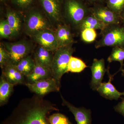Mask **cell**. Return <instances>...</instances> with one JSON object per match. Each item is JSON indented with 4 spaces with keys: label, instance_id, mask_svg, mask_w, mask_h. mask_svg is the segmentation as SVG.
I'll use <instances>...</instances> for the list:
<instances>
[{
    "label": "cell",
    "instance_id": "10",
    "mask_svg": "<svg viewBox=\"0 0 124 124\" xmlns=\"http://www.w3.org/2000/svg\"><path fill=\"white\" fill-rule=\"evenodd\" d=\"M90 69L92 73V79L90 85L93 90L97 91L102 83L104 74L107 71L104 59H94L90 67Z\"/></svg>",
    "mask_w": 124,
    "mask_h": 124
},
{
    "label": "cell",
    "instance_id": "15",
    "mask_svg": "<svg viewBox=\"0 0 124 124\" xmlns=\"http://www.w3.org/2000/svg\"><path fill=\"white\" fill-rule=\"evenodd\" d=\"M2 70V73L11 84L14 85L22 84L23 82L24 76L11 62H9Z\"/></svg>",
    "mask_w": 124,
    "mask_h": 124
},
{
    "label": "cell",
    "instance_id": "9",
    "mask_svg": "<svg viewBox=\"0 0 124 124\" xmlns=\"http://www.w3.org/2000/svg\"><path fill=\"white\" fill-rule=\"evenodd\" d=\"M53 108L52 107H46L33 108L28 112L19 124H48L46 115Z\"/></svg>",
    "mask_w": 124,
    "mask_h": 124
},
{
    "label": "cell",
    "instance_id": "11",
    "mask_svg": "<svg viewBox=\"0 0 124 124\" xmlns=\"http://www.w3.org/2000/svg\"><path fill=\"white\" fill-rule=\"evenodd\" d=\"M46 13L55 22L62 20V0H39Z\"/></svg>",
    "mask_w": 124,
    "mask_h": 124
},
{
    "label": "cell",
    "instance_id": "7",
    "mask_svg": "<svg viewBox=\"0 0 124 124\" xmlns=\"http://www.w3.org/2000/svg\"><path fill=\"white\" fill-rule=\"evenodd\" d=\"M25 85L31 91L40 95H45L50 92L58 91L60 88L53 77L34 83L28 82Z\"/></svg>",
    "mask_w": 124,
    "mask_h": 124
},
{
    "label": "cell",
    "instance_id": "27",
    "mask_svg": "<svg viewBox=\"0 0 124 124\" xmlns=\"http://www.w3.org/2000/svg\"><path fill=\"white\" fill-rule=\"evenodd\" d=\"M48 121L50 124H71L68 119L60 113H55L50 116Z\"/></svg>",
    "mask_w": 124,
    "mask_h": 124
},
{
    "label": "cell",
    "instance_id": "12",
    "mask_svg": "<svg viewBox=\"0 0 124 124\" xmlns=\"http://www.w3.org/2000/svg\"><path fill=\"white\" fill-rule=\"evenodd\" d=\"M107 72L109 77L108 82L102 83L97 91L102 97L107 99L118 100L121 96H124V92L121 93L119 92L112 84L111 81L113 80V76L115 75H111L108 69Z\"/></svg>",
    "mask_w": 124,
    "mask_h": 124
},
{
    "label": "cell",
    "instance_id": "8",
    "mask_svg": "<svg viewBox=\"0 0 124 124\" xmlns=\"http://www.w3.org/2000/svg\"><path fill=\"white\" fill-rule=\"evenodd\" d=\"M32 37L40 46L49 51H55L59 48L55 32L52 29L42 31Z\"/></svg>",
    "mask_w": 124,
    "mask_h": 124
},
{
    "label": "cell",
    "instance_id": "3",
    "mask_svg": "<svg viewBox=\"0 0 124 124\" xmlns=\"http://www.w3.org/2000/svg\"><path fill=\"white\" fill-rule=\"evenodd\" d=\"M64 7L68 19L77 28L85 18L91 13L90 8L81 0H66Z\"/></svg>",
    "mask_w": 124,
    "mask_h": 124
},
{
    "label": "cell",
    "instance_id": "23",
    "mask_svg": "<svg viewBox=\"0 0 124 124\" xmlns=\"http://www.w3.org/2000/svg\"><path fill=\"white\" fill-rule=\"evenodd\" d=\"M109 63L113 62H118L120 63L121 67L119 70H123L124 66V48L120 47H113L112 51L108 58Z\"/></svg>",
    "mask_w": 124,
    "mask_h": 124
},
{
    "label": "cell",
    "instance_id": "29",
    "mask_svg": "<svg viewBox=\"0 0 124 124\" xmlns=\"http://www.w3.org/2000/svg\"><path fill=\"white\" fill-rule=\"evenodd\" d=\"M13 2L21 9H25L32 4L33 0H13Z\"/></svg>",
    "mask_w": 124,
    "mask_h": 124
},
{
    "label": "cell",
    "instance_id": "5",
    "mask_svg": "<svg viewBox=\"0 0 124 124\" xmlns=\"http://www.w3.org/2000/svg\"><path fill=\"white\" fill-rule=\"evenodd\" d=\"M4 45L8 54L10 62L14 65L28 56L33 48L31 44L25 40L16 42H5Z\"/></svg>",
    "mask_w": 124,
    "mask_h": 124
},
{
    "label": "cell",
    "instance_id": "22",
    "mask_svg": "<svg viewBox=\"0 0 124 124\" xmlns=\"http://www.w3.org/2000/svg\"><path fill=\"white\" fill-rule=\"evenodd\" d=\"M87 67L85 63L81 59L72 56L68 62L67 72L79 73Z\"/></svg>",
    "mask_w": 124,
    "mask_h": 124
},
{
    "label": "cell",
    "instance_id": "2",
    "mask_svg": "<svg viewBox=\"0 0 124 124\" xmlns=\"http://www.w3.org/2000/svg\"><path fill=\"white\" fill-rule=\"evenodd\" d=\"M72 45L59 48L54 54L50 70L52 77L59 86L62 76L67 72L68 62L74 52Z\"/></svg>",
    "mask_w": 124,
    "mask_h": 124
},
{
    "label": "cell",
    "instance_id": "30",
    "mask_svg": "<svg viewBox=\"0 0 124 124\" xmlns=\"http://www.w3.org/2000/svg\"><path fill=\"white\" fill-rule=\"evenodd\" d=\"M115 109L116 112L122 115L124 117V98L115 107Z\"/></svg>",
    "mask_w": 124,
    "mask_h": 124
},
{
    "label": "cell",
    "instance_id": "6",
    "mask_svg": "<svg viewBox=\"0 0 124 124\" xmlns=\"http://www.w3.org/2000/svg\"><path fill=\"white\" fill-rule=\"evenodd\" d=\"M91 14L107 25L121 23L120 16L103 5L90 7Z\"/></svg>",
    "mask_w": 124,
    "mask_h": 124
},
{
    "label": "cell",
    "instance_id": "13",
    "mask_svg": "<svg viewBox=\"0 0 124 124\" xmlns=\"http://www.w3.org/2000/svg\"><path fill=\"white\" fill-rule=\"evenodd\" d=\"M54 32L58 48L73 44L74 39L69 25L59 24Z\"/></svg>",
    "mask_w": 124,
    "mask_h": 124
},
{
    "label": "cell",
    "instance_id": "26",
    "mask_svg": "<svg viewBox=\"0 0 124 124\" xmlns=\"http://www.w3.org/2000/svg\"><path fill=\"white\" fill-rule=\"evenodd\" d=\"M80 32L81 39L86 43H90L93 42L97 38V32L94 29L86 28Z\"/></svg>",
    "mask_w": 124,
    "mask_h": 124
},
{
    "label": "cell",
    "instance_id": "32",
    "mask_svg": "<svg viewBox=\"0 0 124 124\" xmlns=\"http://www.w3.org/2000/svg\"><path fill=\"white\" fill-rule=\"evenodd\" d=\"M119 16L121 23L124 24V9L120 14Z\"/></svg>",
    "mask_w": 124,
    "mask_h": 124
},
{
    "label": "cell",
    "instance_id": "24",
    "mask_svg": "<svg viewBox=\"0 0 124 124\" xmlns=\"http://www.w3.org/2000/svg\"><path fill=\"white\" fill-rule=\"evenodd\" d=\"M106 3L107 7L119 15L124 9V0H107Z\"/></svg>",
    "mask_w": 124,
    "mask_h": 124
},
{
    "label": "cell",
    "instance_id": "34",
    "mask_svg": "<svg viewBox=\"0 0 124 124\" xmlns=\"http://www.w3.org/2000/svg\"><path fill=\"white\" fill-rule=\"evenodd\" d=\"M4 0H0V1H4Z\"/></svg>",
    "mask_w": 124,
    "mask_h": 124
},
{
    "label": "cell",
    "instance_id": "18",
    "mask_svg": "<svg viewBox=\"0 0 124 124\" xmlns=\"http://www.w3.org/2000/svg\"><path fill=\"white\" fill-rule=\"evenodd\" d=\"M107 25L99 20L91 13L85 18L78 28L80 31L86 28L99 29L101 31L104 29Z\"/></svg>",
    "mask_w": 124,
    "mask_h": 124
},
{
    "label": "cell",
    "instance_id": "14",
    "mask_svg": "<svg viewBox=\"0 0 124 124\" xmlns=\"http://www.w3.org/2000/svg\"><path fill=\"white\" fill-rule=\"evenodd\" d=\"M63 105L67 106L75 116L77 124H91V112L84 108H78L62 97Z\"/></svg>",
    "mask_w": 124,
    "mask_h": 124
},
{
    "label": "cell",
    "instance_id": "28",
    "mask_svg": "<svg viewBox=\"0 0 124 124\" xmlns=\"http://www.w3.org/2000/svg\"><path fill=\"white\" fill-rule=\"evenodd\" d=\"M10 62L9 57L4 44L0 45V66L3 69L7 63Z\"/></svg>",
    "mask_w": 124,
    "mask_h": 124
},
{
    "label": "cell",
    "instance_id": "20",
    "mask_svg": "<svg viewBox=\"0 0 124 124\" xmlns=\"http://www.w3.org/2000/svg\"><path fill=\"white\" fill-rule=\"evenodd\" d=\"M6 20L14 36L17 35L20 32L22 28V22L20 15L14 10H9L6 14Z\"/></svg>",
    "mask_w": 124,
    "mask_h": 124
},
{
    "label": "cell",
    "instance_id": "25",
    "mask_svg": "<svg viewBox=\"0 0 124 124\" xmlns=\"http://www.w3.org/2000/svg\"><path fill=\"white\" fill-rule=\"evenodd\" d=\"M13 31L7 20H1L0 22V36L1 38H10L14 36Z\"/></svg>",
    "mask_w": 124,
    "mask_h": 124
},
{
    "label": "cell",
    "instance_id": "33",
    "mask_svg": "<svg viewBox=\"0 0 124 124\" xmlns=\"http://www.w3.org/2000/svg\"><path fill=\"white\" fill-rule=\"evenodd\" d=\"M122 72V75L124 76V69H123L121 71Z\"/></svg>",
    "mask_w": 124,
    "mask_h": 124
},
{
    "label": "cell",
    "instance_id": "16",
    "mask_svg": "<svg viewBox=\"0 0 124 124\" xmlns=\"http://www.w3.org/2000/svg\"><path fill=\"white\" fill-rule=\"evenodd\" d=\"M53 52L40 46L34 54L35 63L50 69L53 59Z\"/></svg>",
    "mask_w": 124,
    "mask_h": 124
},
{
    "label": "cell",
    "instance_id": "21",
    "mask_svg": "<svg viewBox=\"0 0 124 124\" xmlns=\"http://www.w3.org/2000/svg\"><path fill=\"white\" fill-rule=\"evenodd\" d=\"M17 69L24 76L27 77L33 70L35 63L31 56H27L15 65Z\"/></svg>",
    "mask_w": 124,
    "mask_h": 124
},
{
    "label": "cell",
    "instance_id": "4",
    "mask_svg": "<svg viewBox=\"0 0 124 124\" xmlns=\"http://www.w3.org/2000/svg\"><path fill=\"white\" fill-rule=\"evenodd\" d=\"M24 28L26 33L32 37L42 31L52 29L48 20L39 11L31 10L24 18Z\"/></svg>",
    "mask_w": 124,
    "mask_h": 124
},
{
    "label": "cell",
    "instance_id": "17",
    "mask_svg": "<svg viewBox=\"0 0 124 124\" xmlns=\"http://www.w3.org/2000/svg\"><path fill=\"white\" fill-rule=\"evenodd\" d=\"M26 77L29 83H32L53 77L50 69L35 63L33 70Z\"/></svg>",
    "mask_w": 124,
    "mask_h": 124
},
{
    "label": "cell",
    "instance_id": "19",
    "mask_svg": "<svg viewBox=\"0 0 124 124\" xmlns=\"http://www.w3.org/2000/svg\"><path fill=\"white\" fill-rule=\"evenodd\" d=\"M14 85L8 81L3 73L0 79V105L2 106L8 100L12 93Z\"/></svg>",
    "mask_w": 124,
    "mask_h": 124
},
{
    "label": "cell",
    "instance_id": "31",
    "mask_svg": "<svg viewBox=\"0 0 124 124\" xmlns=\"http://www.w3.org/2000/svg\"><path fill=\"white\" fill-rule=\"evenodd\" d=\"M88 4L94 6L96 5H102L103 2H106L107 0H86Z\"/></svg>",
    "mask_w": 124,
    "mask_h": 124
},
{
    "label": "cell",
    "instance_id": "1",
    "mask_svg": "<svg viewBox=\"0 0 124 124\" xmlns=\"http://www.w3.org/2000/svg\"><path fill=\"white\" fill-rule=\"evenodd\" d=\"M101 37L95 43L98 49L105 46L120 47L124 48V24L122 23L107 25L101 31Z\"/></svg>",
    "mask_w": 124,
    "mask_h": 124
}]
</instances>
